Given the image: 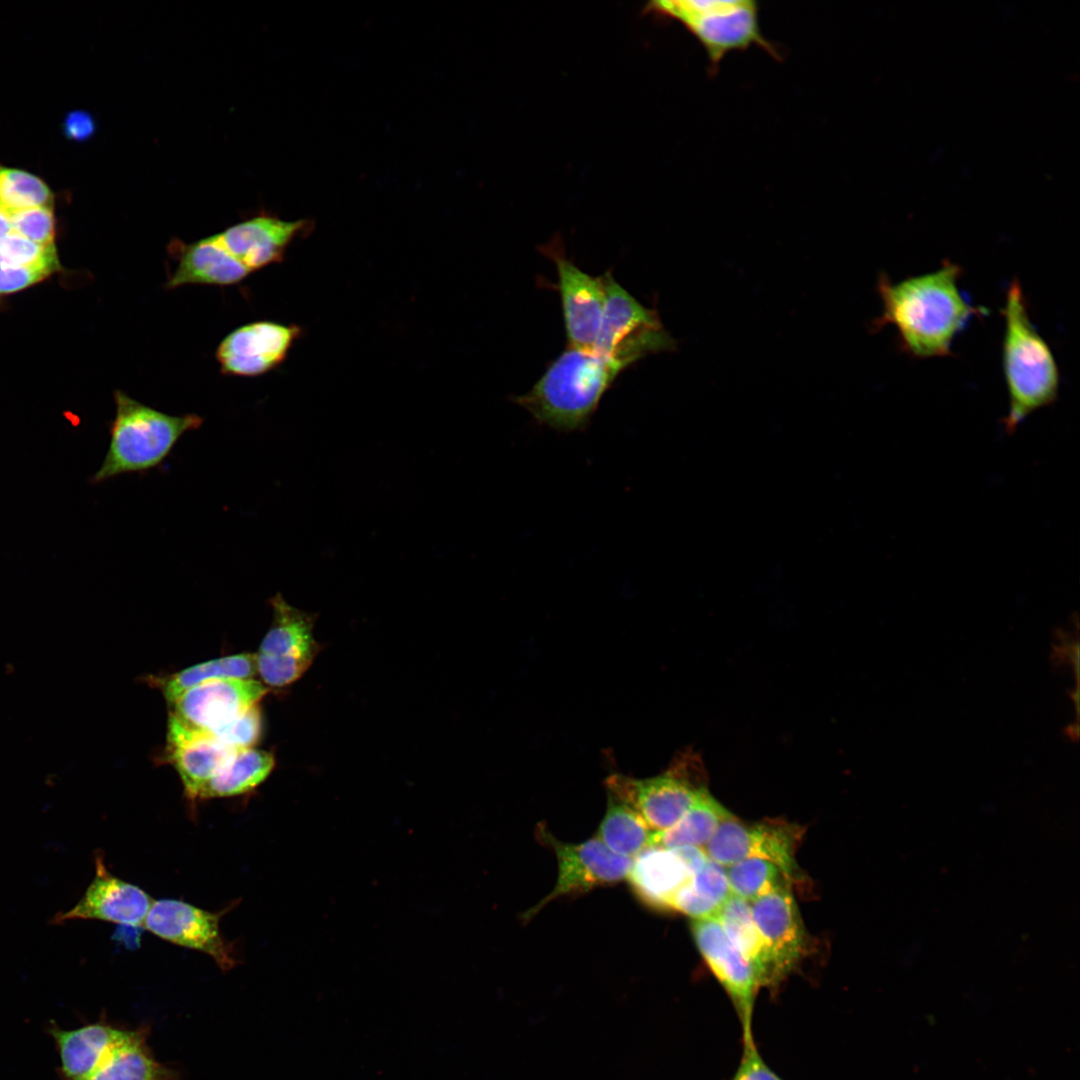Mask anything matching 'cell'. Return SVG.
<instances>
[{"label": "cell", "mask_w": 1080, "mask_h": 1080, "mask_svg": "<svg viewBox=\"0 0 1080 1080\" xmlns=\"http://www.w3.org/2000/svg\"><path fill=\"white\" fill-rule=\"evenodd\" d=\"M653 832L632 807L609 794L608 808L597 838L612 852L628 858L635 857L651 847Z\"/></svg>", "instance_id": "cell-28"}, {"label": "cell", "mask_w": 1080, "mask_h": 1080, "mask_svg": "<svg viewBox=\"0 0 1080 1080\" xmlns=\"http://www.w3.org/2000/svg\"><path fill=\"white\" fill-rule=\"evenodd\" d=\"M729 1080H785L764 1060L755 1038L742 1039L739 1064Z\"/></svg>", "instance_id": "cell-35"}, {"label": "cell", "mask_w": 1080, "mask_h": 1080, "mask_svg": "<svg viewBox=\"0 0 1080 1080\" xmlns=\"http://www.w3.org/2000/svg\"><path fill=\"white\" fill-rule=\"evenodd\" d=\"M960 274L961 267L948 260L933 272L896 283L882 273L877 282L882 313L872 321V330L893 325L901 350L914 358L951 355L955 335L982 312L961 295Z\"/></svg>", "instance_id": "cell-1"}, {"label": "cell", "mask_w": 1080, "mask_h": 1080, "mask_svg": "<svg viewBox=\"0 0 1080 1080\" xmlns=\"http://www.w3.org/2000/svg\"><path fill=\"white\" fill-rule=\"evenodd\" d=\"M169 252L177 259V266L165 285L168 289L189 284L233 285L251 273L215 234L190 244L174 240Z\"/></svg>", "instance_id": "cell-20"}, {"label": "cell", "mask_w": 1080, "mask_h": 1080, "mask_svg": "<svg viewBox=\"0 0 1080 1080\" xmlns=\"http://www.w3.org/2000/svg\"><path fill=\"white\" fill-rule=\"evenodd\" d=\"M1002 314L1003 369L1009 395V412L1003 424L1005 431L1012 433L1027 416L1056 400L1060 376L1049 345L1030 320L1017 279L1007 290Z\"/></svg>", "instance_id": "cell-3"}, {"label": "cell", "mask_w": 1080, "mask_h": 1080, "mask_svg": "<svg viewBox=\"0 0 1080 1080\" xmlns=\"http://www.w3.org/2000/svg\"><path fill=\"white\" fill-rule=\"evenodd\" d=\"M272 623L256 655V671L263 683L282 688L298 680L320 651L313 635L316 614L289 604L281 593L270 599Z\"/></svg>", "instance_id": "cell-7"}, {"label": "cell", "mask_w": 1080, "mask_h": 1080, "mask_svg": "<svg viewBox=\"0 0 1080 1080\" xmlns=\"http://www.w3.org/2000/svg\"><path fill=\"white\" fill-rule=\"evenodd\" d=\"M275 766L270 752L249 748L239 750L201 789L198 800L232 797L254 791Z\"/></svg>", "instance_id": "cell-25"}, {"label": "cell", "mask_w": 1080, "mask_h": 1080, "mask_svg": "<svg viewBox=\"0 0 1080 1080\" xmlns=\"http://www.w3.org/2000/svg\"><path fill=\"white\" fill-rule=\"evenodd\" d=\"M0 257L19 267L43 271L49 275L61 269L54 245H41L15 232L0 240Z\"/></svg>", "instance_id": "cell-31"}, {"label": "cell", "mask_w": 1080, "mask_h": 1080, "mask_svg": "<svg viewBox=\"0 0 1080 1080\" xmlns=\"http://www.w3.org/2000/svg\"><path fill=\"white\" fill-rule=\"evenodd\" d=\"M592 350L568 348L525 394L513 397L535 421L558 432L583 431L604 394L625 370Z\"/></svg>", "instance_id": "cell-2"}, {"label": "cell", "mask_w": 1080, "mask_h": 1080, "mask_svg": "<svg viewBox=\"0 0 1080 1080\" xmlns=\"http://www.w3.org/2000/svg\"><path fill=\"white\" fill-rule=\"evenodd\" d=\"M11 232L13 231L10 215L0 207V240Z\"/></svg>", "instance_id": "cell-39"}, {"label": "cell", "mask_w": 1080, "mask_h": 1080, "mask_svg": "<svg viewBox=\"0 0 1080 1080\" xmlns=\"http://www.w3.org/2000/svg\"><path fill=\"white\" fill-rule=\"evenodd\" d=\"M609 794L632 807L654 831L673 826L689 810L704 787H694L675 769L647 779L612 775Z\"/></svg>", "instance_id": "cell-15"}, {"label": "cell", "mask_w": 1080, "mask_h": 1080, "mask_svg": "<svg viewBox=\"0 0 1080 1080\" xmlns=\"http://www.w3.org/2000/svg\"><path fill=\"white\" fill-rule=\"evenodd\" d=\"M803 831L784 822L746 825L734 816L723 821L705 845L708 858L723 867L760 858L777 865L791 881L798 873L795 852Z\"/></svg>", "instance_id": "cell-9"}, {"label": "cell", "mask_w": 1080, "mask_h": 1080, "mask_svg": "<svg viewBox=\"0 0 1080 1080\" xmlns=\"http://www.w3.org/2000/svg\"><path fill=\"white\" fill-rule=\"evenodd\" d=\"M126 1032L101 1023L73 1030L54 1028L51 1033L58 1046L66 1079H86Z\"/></svg>", "instance_id": "cell-22"}, {"label": "cell", "mask_w": 1080, "mask_h": 1080, "mask_svg": "<svg viewBox=\"0 0 1080 1080\" xmlns=\"http://www.w3.org/2000/svg\"><path fill=\"white\" fill-rule=\"evenodd\" d=\"M537 834L555 852L558 878L551 893L524 914L525 920L556 898L584 893L627 878L633 859L612 852L597 837L580 844L565 843L556 839L544 825L538 826Z\"/></svg>", "instance_id": "cell-8"}, {"label": "cell", "mask_w": 1080, "mask_h": 1080, "mask_svg": "<svg viewBox=\"0 0 1080 1080\" xmlns=\"http://www.w3.org/2000/svg\"><path fill=\"white\" fill-rule=\"evenodd\" d=\"M605 306L593 350L628 368L643 357L673 351L677 342L664 328L657 310L641 304L613 277L602 276Z\"/></svg>", "instance_id": "cell-6"}, {"label": "cell", "mask_w": 1080, "mask_h": 1080, "mask_svg": "<svg viewBox=\"0 0 1080 1080\" xmlns=\"http://www.w3.org/2000/svg\"><path fill=\"white\" fill-rule=\"evenodd\" d=\"M731 893L748 903L789 884L790 880L774 863L746 858L726 869Z\"/></svg>", "instance_id": "cell-29"}, {"label": "cell", "mask_w": 1080, "mask_h": 1080, "mask_svg": "<svg viewBox=\"0 0 1080 1080\" xmlns=\"http://www.w3.org/2000/svg\"><path fill=\"white\" fill-rule=\"evenodd\" d=\"M49 276L43 271L15 266L0 257V296L22 291Z\"/></svg>", "instance_id": "cell-36"}, {"label": "cell", "mask_w": 1080, "mask_h": 1080, "mask_svg": "<svg viewBox=\"0 0 1080 1080\" xmlns=\"http://www.w3.org/2000/svg\"><path fill=\"white\" fill-rule=\"evenodd\" d=\"M238 751L210 733L191 728L169 714L167 759L174 765L190 801L198 800L207 781L225 767Z\"/></svg>", "instance_id": "cell-18"}, {"label": "cell", "mask_w": 1080, "mask_h": 1080, "mask_svg": "<svg viewBox=\"0 0 1080 1080\" xmlns=\"http://www.w3.org/2000/svg\"><path fill=\"white\" fill-rule=\"evenodd\" d=\"M95 864V877L82 898L72 909L57 914L52 922L90 919L143 928L154 900L139 886L113 875L102 856H97Z\"/></svg>", "instance_id": "cell-17"}, {"label": "cell", "mask_w": 1080, "mask_h": 1080, "mask_svg": "<svg viewBox=\"0 0 1080 1080\" xmlns=\"http://www.w3.org/2000/svg\"><path fill=\"white\" fill-rule=\"evenodd\" d=\"M553 260L558 274L568 348L592 350L601 326L605 292L602 278L579 269L567 258L560 239L539 248Z\"/></svg>", "instance_id": "cell-12"}, {"label": "cell", "mask_w": 1080, "mask_h": 1080, "mask_svg": "<svg viewBox=\"0 0 1080 1080\" xmlns=\"http://www.w3.org/2000/svg\"><path fill=\"white\" fill-rule=\"evenodd\" d=\"M694 875L708 861L704 848L696 846H681L672 849Z\"/></svg>", "instance_id": "cell-38"}, {"label": "cell", "mask_w": 1080, "mask_h": 1080, "mask_svg": "<svg viewBox=\"0 0 1080 1080\" xmlns=\"http://www.w3.org/2000/svg\"><path fill=\"white\" fill-rule=\"evenodd\" d=\"M654 14L680 22L702 45L711 71L716 72L725 55L758 46L779 59V53L762 34L759 8L751 0L654 1Z\"/></svg>", "instance_id": "cell-5"}, {"label": "cell", "mask_w": 1080, "mask_h": 1080, "mask_svg": "<svg viewBox=\"0 0 1080 1080\" xmlns=\"http://www.w3.org/2000/svg\"><path fill=\"white\" fill-rule=\"evenodd\" d=\"M693 877L672 850L648 847L632 861L627 878L639 898L650 906L669 909L676 892Z\"/></svg>", "instance_id": "cell-21"}, {"label": "cell", "mask_w": 1080, "mask_h": 1080, "mask_svg": "<svg viewBox=\"0 0 1080 1080\" xmlns=\"http://www.w3.org/2000/svg\"><path fill=\"white\" fill-rule=\"evenodd\" d=\"M691 886L699 897L719 909L732 894L726 868L710 859L693 875Z\"/></svg>", "instance_id": "cell-34"}, {"label": "cell", "mask_w": 1080, "mask_h": 1080, "mask_svg": "<svg viewBox=\"0 0 1080 1080\" xmlns=\"http://www.w3.org/2000/svg\"><path fill=\"white\" fill-rule=\"evenodd\" d=\"M726 936L752 965L760 988L771 990L768 962L753 921L750 903L731 894L716 917Z\"/></svg>", "instance_id": "cell-27"}, {"label": "cell", "mask_w": 1080, "mask_h": 1080, "mask_svg": "<svg viewBox=\"0 0 1080 1080\" xmlns=\"http://www.w3.org/2000/svg\"><path fill=\"white\" fill-rule=\"evenodd\" d=\"M306 220L259 215L215 234L224 248L251 272L283 260L291 242L307 230Z\"/></svg>", "instance_id": "cell-19"}, {"label": "cell", "mask_w": 1080, "mask_h": 1080, "mask_svg": "<svg viewBox=\"0 0 1080 1080\" xmlns=\"http://www.w3.org/2000/svg\"><path fill=\"white\" fill-rule=\"evenodd\" d=\"M691 928L701 955L735 1009L742 1039L754 1037L753 1015L761 988L752 965L728 939L716 918L694 920Z\"/></svg>", "instance_id": "cell-13"}, {"label": "cell", "mask_w": 1080, "mask_h": 1080, "mask_svg": "<svg viewBox=\"0 0 1080 1080\" xmlns=\"http://www.w3.org/2000/svg\"><path fill=\"white\" fill-rule=\"evenodd\" d=\"M301 328L272 321L252 322L230 332L216 349L223 374L255 377L279 366Z\"/></svg>", "instance_id": "cell-16"}, {"label": "cell", "mask_w": 1080, "mask_h": 1080, "mask_svg": "<svg viewBox=\"0 0 1080 1080\" xmlns=\"http://www.w3.org/2000/svg\"><path fill=\"white\" fill-rule=\"evenodd\" d=\"M753 921L762 940L775 991L806 953V934L789 884L750 903Z\"/></svg>", "instance_id": "cell-11"}, {"label": "cell", "mask_w": 1080, "mask_h": 1080, "mask_svg": "<svg viewBox=\"0 0 1080 1080\" xmlns=\"http://www.w3.org/2000/svg\"><path fill=\"white\" fill-rule=\"evenodd\" d=\"M172 1070L159 1063L145 1044L143 1032L127 1030L96 1069L84 1080H173Z\"/></svg>", "instance_id": "cell-23"}, {"label": "cell", "mask_w": 1080, "mask_h": 1080, "mask_svg": "<svg viewBox=\"0 0 1080 1080\" xmlns=\"http://www.w3.org/2000/svg\"><path fill=\"white\" fill-rule=\"evenodd\" d=\"M269 688L255 679H219L182 693L170 714L196 730L213 733L249 707L258 704Z\"/></svg>", "instance_id": "cell-14"}, {"label": "cell", "mask_w": 1080, "mask_h": 1080, "mask_svg": "<svg viewBox=\"0 0 1080 1080\" xmlns=\"http://www.w3.org/2000/svg\"><path fill=\"white\" fill-rule=\"evenodd\" d=\"M707 790L703 789L689 810L670 828L653 832L651 847L673 849L681 846L704 848L719 825L732 817Z\"/></svg>", "instance_id": "cell-24"}, {"label": "cell", "mask_w": 1080, "mask_h": 1080, "mask_svg": "<svg viewBox=\"0 0 1080 1080\" xmlns=\"http://www.w3.org/2000/svg\"><path fill=\"white\" fill-rule=\"evenodd\" d=\"M64 134L75 141H85L96 130V123L90 113L82 110L68 113L64 120Z\"/></svg>", "instance_id": "cell-37"}, {"label": "cell", "mask_w": 1080, "mask_h": 1080, "mask_svg": "<svg viewBox=\"0 0 1080 1080\" xmlns=\"http://www.w3.org/2000/svg\"><path fill=\"white\" fill-rule=\"evenodd\" d=\"M257 674L256 655H229L183 669L166 677H151L166 701L171 704L185 691L205 682L219 679H253Z\"/></svg>", "instance_id": "cell-26"}, {"label": "cell", "mask_w": 1080, "mask_h": 1080, "mask_svg": "<svg viewBox=\"0 0 1080 1080\" xmlns=\"http://www.w3.org/2000/svg\"><path fill=\"white\" fill-rule=\"evenodd\" d=\"M12 231L41 245H54L56 220L53 206H39L10 213Z\"/></svg>", "instance_id": "cell-32"}, {"label": "cell", "mask_w": 1080, "mask_h": 1080, "mask_svg": "<svg viewBox=\"0 0 1080 1080\" xmlns=\"http://www.w3.org/2000/svg\"><path fill=\"white\" fill-rule=\"evenodd\" d=\"M226 911L211 912L175 899L154 900L143 928L172 944L210 956L223 971L237 964L233 945L220 929Z\"/></svg>", "instance_id": "cell-10"}, {"label": "cell", "mask_w": 1080, "mask_h": 1080, "mask_svg": "<svg viewBox=\"0 0 1080 1080\" xmlns=\"http://www.w3.org/2000/svg\"><path fill=\"white\" fill-rule=\"evenodd\" d=\"M114 401L110 443L100 468L90 478L93 484L157 467L185 433L197 430L204 421L193 413H164L120 390L114 392Z\"/></svg>", "instance_id": "cell-4"}, {"label": "cell", "mask_w": 1080, "mask_h": 1080, "mask_svg": "<svg viewBox=\"0 0 1080 1080\" xmlns=\"http://www.w3.org/2000/svg\"><path fill=\"white\" fill-rule=\"evenodd\" d=\"M210 734L223 744L237 750L254 748L262 734L259 703L249 707L234 720Z\"/></svg>", "instance_id": "cell-33"}, {"label": "cell", "mask_w": 1080, "mask_h": 1080, "mask_svg": "<svg viewBox=\"0 0 1080 1080\" xmlns=\"http://www.w3.org/2000/svg\"><path fill=\"white\" fill-rule=\"evenodd\" d=\"M54 195L38 176L0 165V207L8 214L39 206H52Z\"/></svg>", "instance_id": "cell-30"}]
</instances>
